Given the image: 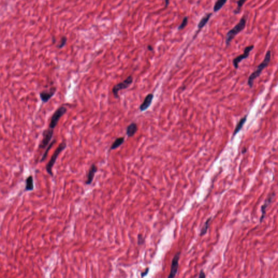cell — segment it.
Wrapping results in <instances>:
<instances>
[{"label": "cell", "instance_id": "1", "mask_svg": "<svg viewBox=\"0 0 278 278\" xmlns=\"http://www.w3.org/2000/svg\"><path fill=\"white\" fill-rule=\"evenodd\" d=\"M247 18L245 16H243L241 19L240 21L238 24H236L235 26L230 30L226 33V37H225V44L226 46H229L234 38L236 36V35L240 33L244 30L246 26Z\"/></svg>", "mask_w": 278, "mask_h": 278}, {"label": "cell", "instance_id": "2", "mask_svg": "<svg viewBox=\"0 0 278 278\" xmlns=\"http://www.w3.org/2000/svg\"><path fill=\"white\" fill-rule=\"evenodd\" d=\"M270 58H271V52L269 50L267 52L263 62L257 67L256 70L254 72H253L249 77L248 84L250 88L253 87L254 80L260 76L263 70H264L268 66L270 62Z\"/></svg>", "mask_w": 278, "mask_h": 278}, {"label": "cell", "instance_id": "3", "mask_svg": "<svg viewBox=\"0 0 278 278\" xmlns=\"http://www.w3.org/2000/svg\"><path fill=\"white\" fill-rule=\"evenodd\" d=\"M66 147H67V144L65 141H63L62 143H60L58 147L54 151L53 155L51 158L50 161H48V163L47 164L46 166V171L51 176H52V177L53 176V172H52V168L53 167L54 165L55 164L58 156L62 151H64V149H65Z\"/></svg>", "mask_w": 278, "mask_h": 278}, {"label": "cell", "instance_id": "4", "mask_svg": "<svg viewBox=\"0 0 278 278\" xmlns=\"http://www.w3.org/2000/svg\"><path fill=\"white\" fill-rule=\"evenodd\" d=\"M133 82V78L131 75L128 76L125 80L120 83H117L114 86L112 89V92L113 93L114 96L115 98H119V92L122 90L126 89L131 86V84Z\"/></svg>", "mask_w": 278, "mask_h": 278}, {"label": "cell", "instance_id": "5", "mask_svg": "<svg viewBox=\"0 0 278 278\" xmlns=\"http://www.w3.org/2000/svg\"><path fill=\"white\" fill-rule=\"evenodd\" d=\"M66 113H67L66 108L63 106L58 108L52 115L48 128L51 129H54L58 125V122L59 121L61 117L63 116Z\"/></svg>", "mask_w": 278, "mask_h": 278}, {"label": "cell", "instance_id": "6", "mask_svg": "<svg viewBox=\"0 0 278 278\" xmlns=\"http://www.w3.org/2000/svg\"><path fill=\"white\" fill-rule=\"evenodd\" d=\"M53 134L54 129L48 128L47 129L44 130L42 133V139L39 145V149H45L49 145Z\"/></svg>", "mask_w": 278, "mask_h": 278}, {"label": "cell", "instance_id": "7", "mask_svg": "<svg viewBox=\"0 0 278 278\" xmlns=\"http://www.w3.org/2000/svg\"><path fill=\"white\" fill-rule=\"evenodd\" d=\"M57 92L55 86L51 87L48 90H44L39 93V96L43 103H46Z\"/></svg>", "mask_w": 278, "mask_h": 278}, {"label": "cell", "instance_id": "8", "mask_svg": "<svg viewBox=\"0 0 278 278\" xmlns=\"http://www.w3.org/2000/svg\"><path fill=\"white\" fill-rule=\"evenodd\" d=\"M254 45H250V46H247L246 47L244 48V53L241 54L240 56H238L236 58H234L232 63L233 65L234 66L235 69H237L238 66V64L240 63L242 60L245 59L246 58L248 57L249 56L250 51H252L253 49L254 48Z\"/></svg>", "mask_w": 278, "mask_h": 278}, {"label": "cell", "instance_id": "9", "mask_svg": "<svg viewBox=\"0 0 278 278\" xmlns=\"http://www.w3.org/2000/svg\"><path fill=\"white\" fill-rule=\"evenodd\" d=\"M181 256V253L178 252L175 254L172 260L171 270L168 278H174L178 272V268L179 266V261Z\"/></svg>", "mask_w": 278, "mask_h": 278}, {"label": "cell", "instance_id": "10", "mask_svg": "<svg viewBox=\"0 0 278 278\" xmlns=\"http://www.w3.org/2000/svg\"><path fill=\"white\" fill-rule=\"evenodd\" d=\"M275 196V193L273 192L268 197V198L266 199L265 200L264 203V205H262L261 206V216L260 219V223L262 222V220H264L265 217V214H266L267 209L268 206L271 204L272 202L273 199L274 198Z\"/></svg>", "mask_w": 278, "mask_h": 278}, {"label": "cell", "instance_id": "11", "mask_svg": "<svg viewBox=\"0 0 278 278\" xmlns=\"http://www.w3.org/2000/svg\"><path fill=\"white\" fill-rule=\"evenodd\" d=\"M153 98H154V95L153 93H149L146 96L144 101L141 104V105H140V107H139V109L141 112L146 111V110L148 109L150 107V106L152 103V101H153Z\"/></svg>", "mask_w": 278, "mask_h": 278}, {"label": "cell", "instance_id": "12", "mask_svg": "<svg viewBox=\"0 0 278 278\" xmlns=\"http://www.w3.org/2000/svg\"><path fill=\"white\" fill-rule=\"evenodd\" d=\"M97 167L96 166L95 164H92L89 169V172L87 174V180L85 182L86 185H90L92 184L96 173L97 172Z\"/></svg>", "mask_w": 278, "mask_h": 278}, {"label": "cell", "instance_id": "13", "mask_svg": "<svg viewBox=\"0 0 278 278\" xmlns=\"http://www.w3.org/2000/svg\"><path fill=\"white\" fill-rule=\"evenodd\" d=\"M137 131V125L135 122H132L128 125L126 129V134L128 137H131L134 136Z\"/></svg>", "mask_w": 278, "mask_h": 278}, {"label": "cell", "instance_id": "14", "mask_svg": "<svg viewBox=\"0 0 278 278\" xmlns=\"http://www.w3.org/2000/svg\"><path fill=\"white\" fill-rule=\"evenodd\" d=\"M212 15H213L212 13H208L205 14L204 16H203V18L201 19V20H200V21L199 22L198 24L197 25L199 30L202 29L208 24V20H210L211 16Z\"/></svg>", "mask_w": 278, "mask_h": 278}, {"label": "cell", "instance_id": "15", "mask_svg": "<svg viewBox=\"0 0 278 278\" xmlns=\"http://www.w3.org/2000/svg\"><path fill=\"white\" fill-rule=\"evenodd\" d=\"M34 189V180L32 175L28 176L26 179V186L24 191H33Z\"/></svg>", "mask_w": 278, "mask_h": 278}, {"label": "cell", "instance_id": "16", "mask_svg": "<svg viewBox=\"0 0 278 278\" xmlns=\"http://www.w3.org/2000/svg\"><path fill=\"white\" fill-rule=\"evenodd\" d=\"M247 117V115L243 117V118H242V119L240 120V121H239V122L237 123V125L236 126V128H235V129L234 131V133H233V135H232V139L235 137V136L238 133V131H240L241 129H242V128L243 126L244 125V123L246 122Z\"/></svg>", "mask_w": 278, "mask_h": 278}, {"label": "cell", "instance_id": "17", "mask_svg": "<svg viewBox=\"0 0 278 278\" xmlns=\"http://www.w3.org/2000/svg\"><path fill=\"white\" fill-rule=\"evenodd\" d=\"M125 142V137H118L112 143L110 150H114L120 147Z\"/></svg>", "mask_w": 278, "mask_h": 278}, {"label": "cell", "instance_id": "18", "mask_svg": "<svg viewBox=\"0 0 278 278\" xmlns=\"http://www.w3.org/2000/svg\"><path fill=\"white\" fill-rule=\"evenodd\" d=\"M228 0H217L214 6V13L219 12L223 7L225 6Z\"/></svg>", "mask_w": 278, "mask_h": 278}, {"label": "cell", "instance_id": "19", "mask_svg": "<svg viewBox=\"0 0 278 278\" xmlns=\"http://www.w3.org/2000/svg\"><path fill=\"white\" fill-rule=\"evenodd\" d=\"M56 139H54L53 141H51V143H49V145L48 146L47 148H46V151H45V152H44V154H43V155L42 156V158L40 159V163H42V162H43V161L45 160V159H46V158H47V156L48 153L49 152V151H50V149H51V148L53 147L54 144L56 143Z\"/></svg>", "mask_w": 278, "mask_h": 278}, {"label": "cell", "instance_id": "20", "mask_svg": "<svg viewBox=\"0 0 278 278\" xmlns=\"http://www.w3.org/2000/svg\"><path fill=\"white\" fill-rule=\"evenodd\" d=\"M247 1V0H238V1H237V6L236 9L234 11V14L236 15V14H238L240 13L241 9V8L242 7L243 4L245 3V2H246Z\"/></svg>", "mask_w": 278, "mask_h": 278}, {"label": "cell", "instance_id": "21", "mask_svg": "<svg viewBox=\"0 0 278 278\" xmlns=\"http://www.w3.org/2000/svg\"><path fill=\"white\" fill-rule=\"evenodd\" d=\"M211 220V217H210L209 219L207 220V221L205 223L204 226H203L202 229H201L200 236L204 235L207 233L208 229V227H209V223L210 222Z\"/></svg>", "mask_w": 278, "mask_h": 278}, {"label": "cell", "instance_id": "22", "mask_svg": "<svg viewBox=\"0 0 278 278\" xmlns=\"http://www.w3.org/2000/svg\"><path fill=\"white\" fill-rule=\"evenodd\" d=\"M187 23H188V17H187V16H185L183 19V21H182V22L181 23V25H179V27H178V30H179V31H181V30H183V29H184V28L186 27L187 25Z\"/></svg>", "mask_w": 278, "mask_h": 278}, {"label": "cell", "instance_id": "23", "mask_svg": "<svg viewBox=\"0 0 278 278\" xmlns=\"http://www.w3.org/2000/svg\"><path fill=\"white\" fill-rule=\"evenodd\" d=\"M67 40H68V39H67V38L66 36H63L61 38V39H60L59 44H58V45L57 46V48H59V49H62V48L64 47V46H65Z\"/></svg>", "mask_w": 278, "mask_h": 278}, {"label": "cell", "instance_id": "24", "mask_svg": "<svg viewBox=\"0 0 278 278\" xmlns=\"http://www.w3.org/2000/svg\"><path fill=\"white\" fill-rule=\"evenodd\" d=\"M145 238H143L142 235L139 234L137 235V244L139 246L143 244V243H145Z\"/></svg>", "mask_w": 278, "mask_h": 278}, {"label": "cell", "instance_id": "25", "mask_svg": "<svg viewBox=\"0 0 278 278\" xmlns=\"http://www.w3.org/2000/svg\"><path fill=\"white\" fill-rule=\"evenodd\" d=\"M149 268H147V269H146V270H145V272L141 273V277H142V278H143L144 276H146V275H147V274H148V272H149Z\"/></svg>", "mask_w": 278, "mask_h": 278}, {"label": "cell", "instance_id": "26", "mask_svg": "<svg viewBox=\"0 0 278 278\" xmlns=\"http://www.w3.org/2000/svg\"><path fill=\"white\" fill-rule=\"evenodd\" d=\"M205 277H206V275H205L204 272H203V270H201L200 273H199V278H205Z\"/></svg>", "mask_w": 278, "mask_h": 278}, {"label": "cell", "instance_id": "27", "mask_svg": "<svg viewBox=\"0 0 278 278\" xmlns=\"http://www.w3.org/2000/svg\"><path fill=\"white\" fill-rule=\"evenodd\" d=\"M170 0H165V8H166L169 6V3H170Z\"/></svg>", "mask_w": 278, "mask_h": 278}, {"label": "cell", "instance_id": "28", "mask_svg": "<svg viewBox=\"0 0 278 278\" xmlns=\"http://www.w3.org/2000/svg\"><path fill=\"white\" fill-rule=\"evenodd\" d=\"M147 48H148V50L150 51H153V47L151 46V45H148V46H147Z\"/></svg>", "mask_w": 278, "mask_h": 278}, {"label": "cell", "instance_id": "29", "mask_svg": "<svg viewBox=\"0 0 278 278\" xmlns=\"http://www.w3.org/2000/svg\"><path fill=\"white\" fill-rule=\"evenodd\" d=\"M52 42H53V43H55L56 42V39H55L54 37L52 38Z\"/></svg>", "mask_w": 278, "mask_h": 278}]
</instances>
